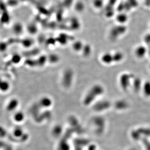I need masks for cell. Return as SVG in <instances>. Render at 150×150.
<instances>
[{
  "label": "cell",
  "mask_w": 150,
  "mask_h": 150,
  "mask_svg": "<svg viewBox=\"0 0 150 150\" xmlns=\"http://www.w3.org/2000/svg\"><path fill=\"white\" fill-rule=\"evenodd\" d=\"M9 20H10V18H9V14L5 11L2 15L1 22H3V23H7V22H9Z\"/></svg>",
  "instance_id": "cell-3"
},
{
  "label": "cell",
  "mask_w": 150,
  "mask_h": 150,
  "mask_svg": "<svg viewBox=\"0 0 150 150\" xmlns=\"http://www.w3.org/2000/svg\"><path fill=\"white\" fill-rule=\"evenodd\" d=\"M37 27H36V25L33 23L30 24L27 27L28 31L29 33L31 34L36 33V32H37Z\"/></svg>",
  "instance_id": "cell-2"
},
{
  "label": "cell",
  "mask_w": 150,
  "mask_h": 150,
  "mask_svg": "<svg viewBox=\"0 0 150 150\" xmlns=\"http://www.w3.org/2000/svg\"><path fill=\"white\" fill-rule=\"evenodd\" d=\"M12 29L15 34L20 35L23 32V28L21 23H17L14 25Z\"/></svg>",
  "instance_id": "cell-1"
},
{
  "label": "cell",
  "mask_w": 150,
  "mask_h": 150,
  "mask_svg": "<svg viewBox=\"0 0 150 150\" xmlns=\"http://www.w3.org/2000/svg\"><path fill=\"white\" fill-rule=\"evenodd\" d=\"M8 3H9V5L11 7H13L14 5H17L18 4L17 0H9Z\"/></svg>",
  "instance_id": "cell-4"
}]
</instances>
